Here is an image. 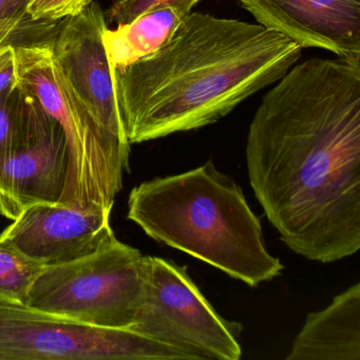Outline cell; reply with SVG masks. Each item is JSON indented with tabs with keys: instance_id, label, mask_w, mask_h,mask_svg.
Masks as SVG:
<instances>
[{
	"instance_id": "cell-18",
	"label": "cell",
	"mask_w": 360,
	"mask_h": 360,
	"mask_svg": "<svg viewBox=\"0 0 360 360\" xmlns=\"http://www.w3.org/2000/svg\"><path fill=\"white\" fill-rule=\"evenodd\" d=\"M18 85L14 45L0 48V94Z\"/></svg>"
},
{
	"instance_id": "cell-10",
	"label": "cell",
	"mask_w": 360,
	"mask_h": 360,
	"mask_svg": "<svg viewBox=\"0 0 360 360\" xmlns=\"http://www.w3.org/2000/svg\"><path fill=\"white\" fill-rule=\"evenodd\" d=\"M110 216L105 210L35 204L0 233V242L43 266L63 264L91 254L115 233Z\"/></svg>"
},
{
	"instance_id": "cell-14",
	"label": "cell",
	"mask_w": 360,
	"mask_h": 360,
	"mask_svg": "<svg viewBox=\"0 0 360 360\" xmlns=\"http://www.w3.org/2000/svg\"><path fill=\"white\" fill-rule=\"evenodd\" d=\"M45 266L0 242V301L26 304L29 290Z\"/></svg>"
},
{
	"instance_id": "cell-5",
	"label": "cell",
	"mask_w": 360,
	"mask_h": 360,
	"mask_svg": "<svg viewBox=\"0 0 360 360\" xmlns=\"http://www.w3.org/2000/svg\"><path fill=\"white\" fill-rule=\"evenodd\" d=\"M147 275L148 256L112 233L91 254L46 266L26 304L88 326L129 330L142 309Z\"/></svg>"
},
{
	"instance_id": "cell-1",
	"label": "cell",
	"mask_w": 360,
	"mask_h": 360,
	"mask_svg": "<svg viewBox=\"0 0 360 360\" xmlns=\"http://www.w3.org/2000/svg\"><path fill=\"white\" fill-rule=\"evenodd\" d=\"M248 129L250 186L281 241L307 260L360 250V65L296 63Z\"/></svg>"
},
{
	"instance_id": "cell-19",
	"label": "cell",
	"mask_w": 360,
	"mask_h": 360,
	"mask_svg": "<svg viewBox=\"0 0 360 360\" xmlns=\"http://www.w3.org/2000/svg\"><path fill=\"white\" fill-rule=\"evenodd\" d=\"M30 0H0V20H32L27 15Z\"/></svg>"
},
{
	"instance_id": "cell-7",
	"label": "cell",
	"mask_w": 360,
	"mask_h": 360,
	"mask_svg": "<svg viewBox=\"0 0 360 360\" xmlns=\"http://www.w3.org/2000/svg\"><path fill=\"white\" fill-rule=\"evenodd\" d=\"M193 360L131 330L72 321L0 301V360Z\"/></svg>"
},
{
	"instance_id": "cell-3",
	"label": "cell",
	"mask_w": 360,
	"mask_h": 360,
	"mask_svg": "<svg viewBox=\"0 0 360 360\" xmlns=\"http://www.w3.org/2000/svg\"><path fill=\"white\" fill-rule=\"evenodd\" d=\"M127 218L159 243L256 288L284 266L265 246L260 219L235 180L212 161L134 187Z\"/></svg>"
},
{
	"instance_id": "cell-4",
	"label": "cell",
	"mask_w": 360,
	"mask_h": 360,
	"mask_svg": "<svg viewBox=\"0 0 360 360\" xmlns=\"http://www.w3.org/2000/svg\"><path fill=\"white\" fill-rule=\"evenodd\" d=\"M51 35L14 45L18 85L64 130L69 166L60 204L111 212L124 172H129L130 146L103 127L79 100L54 60Z\"/></svg>"
},
{
	"instance_id": "cell-6",
	"label": "cell",
	"mask_w": 360,
	"mask_h": 360,
	"mask_svg": "<svg viewBox=\"0 0 360 360\" xmlns=\"http://www.w3.org/2000/svg\"><path fill=\"white\" fill-rule=\"evenodd\" d=\"M138 334L180 349L193 360H239L242 326L217 313L187 271L172 261L148 256Z\"/></svg>"
},
{
	"instance_id": "cell-12",
	"label": "cell",
	"mask_w": 360,
	"mask_h": 360,
	"mask_svg": "<svg viewBox=\"0 0 360 360\" xmlns=\"http://www.w3.org/2000/svg\"><path fill=\"white\" fill-rule=\"evenodd\" d=\"M288 360H360V283L307 315Z\"/></svg>"
},
{
	"instance_id": "cell-2",
	"label": "cell",
	"mask_w": 360,
	"mask_h": 360,
	"mask_svg": "<svg viewBox=\"0 0 360 360\" xmlns=\"http://www.w3.org/2000/svg\"><path fill=\"white\" fill-rule=\"evenodd\" d=\"M302 50L261 25L191 12L159 49L125 68L111 69L128 142L220 121L279 81Z\"/></svg>"
},
{
	"instance_id": "cell-11",
	"label": "cell",
	"mask_w": 360,
	"mask_h": 360,
	"mask_svg": "<svg viewBox=\"0 0 360 360\" xmlns=\"http://www.w3.org/2000/svg\"><path fill=\"white\" fill-rule=\"evenodd\" d=\"M261 26L302 49L319 48L360 65V0H236Z\"/></svg>"
},
{
	"instance_id": "cell-17",
	"label": "cell",
	"mask_w": 360,
	"mask_h": 360,
	"mask_svg": "<svg viewBox=\"0 0 360 360\" xmlns=\"http://www.w3.org/2000/svg\"><path fill=\"white\" fill-rule=\"evenodd\" d=\"M92 3L94 0H30L26 12L35 22H58L82 13Z\"/></svg>"
},
{
	"instance_id": "cell-15",
	"label": "cell",
	"mask_w": 360,
	"mask_h": 360,
	"mask_svg": "<svg viewBox=\"0 0 360 360\" xmlns=\"http://www.w3.org/2000/svg\"><path fill=\"white\" fill-rule=\"evenodd\" d=\"M25 120V90L20 85L0 94V174L18 144Z\"/></svg>"
},
{
	"instance_id": "cell-13",
	"label": "cell",
	"mask_w": 360,
	"mask_h": 360,
	"mask_svg": "<svg viewBox=\"0 0 360 360\" xmlns=\"http://www.w3.org/2000/svg\"><path fill=\"white\" fill-rule=\"evenodd\" d=\"M180 8L166 7L139 16L129 24L108 28L103 35L111 69L125 68L159 49L182 24L187 14Z\"/></svg>"
},
{
	"instance_id": "cell-8",
	"label": "cell",
	"mask_w": 360,
	"mask_h": 360,
	"mask_svg": "<svg viewBox=\"0 0 360 360\" xmlns=\"http://www.w3.org/2000/svg\"><path fill=\"white\" fill-rule=\"evenodd\" d=\"M68 166L64 130L25 90L22 134L0 174V214L13 221L29 206L60 204Z\"/></svg>"
},
{
	"instance_id": "cell-16",
	"label": "cell",
	"mask_w": 360,
	"mask_h": 360,
	"mask_svg": "<svg viewBox=\"0 0 360 360\" xmlns=\"http://www.w3.org/2000/svg\"><path fill=\"white\" fill-rule=\"evenodd\" d=\"M200 0H112L105 18L111 24H129L143 14L166 7L180 8L191 12Z\"/></svg>"
},
{
	"instance_id": "cell-9",
	"label": "cell",
	"mask_w": 360,
	"mask_h": 360,
	"mask_svg": "<svg viewBox=\"0 0 360 360\" xmlns=\"http://www.w3.org/2000/svg\"><path fill=\"white\" fill-rule=\"evenodd\" d=\"M106 29L104 11L92 3L82 13L60 20L50 45L56 64L79 100L103 127L130 146L103 41Z\"/></svg>"
}]
</instances>
